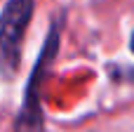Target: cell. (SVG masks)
<instances>
[{"mask_svg": "<svg viewBox=\"0 0 134 132\" xmlns=\"http://www.w3.org/2000/svg\"><path fill=\"white\" fill-rule=\"evenodd\" d=\"M130 47H132V52H134V33H132V43H130Z\"/></svg>", "mask_w": 134, "mask_h": 132, "instance_id": "3", "label": "cell"}, {"mask_svg": "<svg viewBox=\"0 0 134 132\" xmlns=\"http://www.w3.org/2000/svg\"><path fill=\"white\" fill-rule=\"evenodd\" d=\"M33 14V0H7L0 14V71L9 78L21 57V38Z\"/></svg>", "mask_w": 134, "mask_h": 132, "instance_id": "1", "label": "cell"}, {"mask_svg": "<svg viewBox=\"0 0 134 132\" xmlns=\"http://www.w3.org/2000/svg\"><path fill=\"white\" fill-rule=\"evenodd\" d=\"M57 45H59V21H54L52 26V33H49V40H47V47L42 50L40 59H38V66L33 71V78H31V85L26 90V99H24V109H21V116H19V132H40L42 130V118H40V106H38V92H35V85L40 80V68L45 64V59L49 54L57 52Z\"/></svg>", "mask_w": 134, "mask_h": 132, "instance_id": "2", "label": "cell"}]
</instances>
